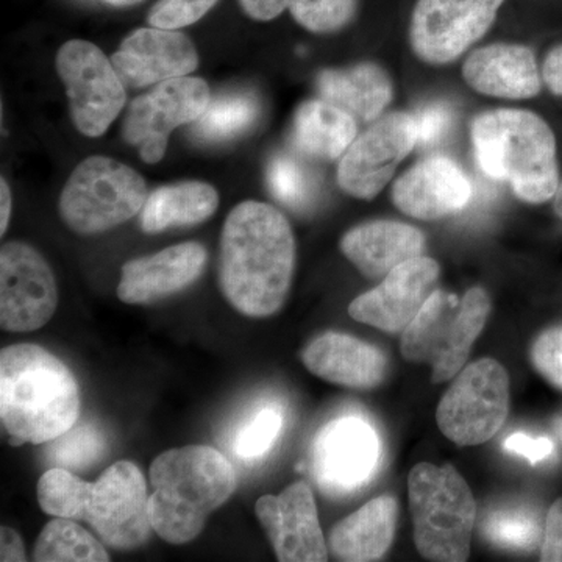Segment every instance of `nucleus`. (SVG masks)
Returning a JSON list of instances; mask_svg holds the SVG:
<instances>
[{
    "mask_svg": "<svg viewBox=\"0 0 562 562\" xmlns=\"http://www.w3.org/2000/svg\"><path fill=\"white\" fill-rule=\"evenodd\" d=\"M295 239L290 222L269 203L247 201L232 210L221 235L220 284L247 317L279 312L290 294Z\"/></svg>",
    "mask_w": 562,
    "mask_h": 562,
    "instance_id": "1",
    "label": "nucleus"
},
{
    "mask_svg": "<svg viewBox=\"0 0 562 562\" xmlns=\"http://www.w3.org/2000/svg\"><path fill=\"white\" fill-rule=\"evenodd\" d=\"M80 390L68 366L35 344L0 351V420L13 446L47 443L80 417Z\"/></svg>",
    "mask_w": 562,
    "mask_h": 562,
    "instance_id": "2",
    "label": "nucleus"
},
{
    "mask_svg": "<svg viewBox=\"0 0 562 562\" xmlns=\"http://www.w3.org/2000/svg\"><path fill=\"white\" fill-rule=\"evenodd\" d=\"M149 519L162 541H194L211 514L236 490L231 461L209 446H184L158 454L150 465Z\"/></svg>",
    "mask_w": 562,
    "mask_h": 562,
    "instance_id": "3",
    "label": "nucleus"
},
{
    "mask_svg": "<svg viewBox=\"0 0 562 562\" xmlns=\"http://www.w3.org/2000/svg\"><path fill=\"white\" fill-rule=\"evenodd\" d=\"M480 169L512 187L520 201L541 205L560 187L557 138L539 114L527 110L484 111L471 124Z\"/></svg>",
    "mask_w": 562,
    "mask_h": 562,
    "instance_id": "4",
    "label": "nucleus"
},
{
    "mask_svg": "<svg viewBox=\"0 0 562 562\" xmlns=\"http://www.w3.org/2000/svg\"><path fill=\"white\" fill-rule=\"evenodd\" d=\"M414 542L430 561L462 562L471 554L476 505L471 487L450 464L420 462L409 473Z\"/></svg>",
    "mask_w": 562,
    "mask_h": 562,
    "instance_id": "5",
    "label": "nucleus"
},
{
    "mask_svg": "<svg viewBox=\"0 0 562 562\" xmlns=\"http://www.w3.org/2000/svg\"><path fill=\"white\" fill-rule=\"evenodd\" d=\"M490 314L491 299L483 288H472L462 299L436 290L402 331V355L430 364L432 382H449L468 361Z\"/></svg>",
    "mask_w": 562,
    "mask_h": 562,
    "instance_id": "6",
    "label": "nucleus"
},
{
    "mask_svg": "<svg viewBox=\"0 0 562 562\" xmlns=\"http://www.w3.org/2000/svg\"><path fill=\"white\" fill-rule=\"evenodd\" d=\"M146 181L135 169L106 157H90L70 173L60 195V214L80 235L109 232L140 213Z\"/></svg>",
    "mask_w": 562,
    "mask_h": 562,
    "instance_id": "7",
    "label": "nucleus"
},
{
    "mask_svg": "<svg viewBox=\"0 0 562 562\" xmlns=\"http://www.w3.org/2000/svg\"><path fill=\"white\" fill-rule=\"evenodd\" d=\"M509 413V379L501 362H472L443 394L436 413L439 428L457 446L490 441Z\"/></svg>",
    "mask_w": 562,
    "mask_h": 562,
    "instance_id": "8",
    "label": "nucleus"
},
{
    "mask_svg": "<svg viewBox=\"0 0 562 562\" xmlns=\"http://www.w3.org/2000/svg\"><path fill=\"white\" fill-rule=\"evenodd\" d=\"M55 63L77 131L90 138L102 136L120 116L127 99L113 63L98 46L83 40L63 44Z\"/></svg>",
    "mask_w": 562,
    "mask_h": 562,
    "instance_id": "9",
    "label": "nucleus"
},
{
    "mask_svg": "<svg viewBox=\"0 0 562 562\" xmlns=\"http://www.w3.org/2000/svg\"><path fill=\"white\" fill-rule=\"evenodd\" d=\"M149 495L138 465L117 461L88 484L81 520L91 525L111 549H138L149 541L151 528Z\"/></svg>",
    "mask_w": 562,
    "mask_h": 562,
    "instance_id": "10",
    "label": "nucleus"
},
{
    "mask_svg": "<svg viewBox=\"0 0 562 562\" xmlns=\"http://www.w3.org/2000/svg\"><path fill=\"white\" fill-rule=\"evenodd\" d=\"M505 0H417L409 46L420 61L446 66L491 31Z\"/></svg>",
    "mask_w": 562,
    "mask_h": 562,
    "instance_id": "11",
    "label": "nucleus"
},
{
    "mask_svg": "<svg viewBox=\"0 0 562 562\" xmlns=\"http://www.w3.org/2000/svg\"><path fill=\"white\" fill-rule=\"evenodd\" d=\"M211 101L210 88L201 77H176L161 81L128 106L122 136L139 149L140 160L161 161L169 135L202 116Z\"/></svg>",
    "mask_w": 562,
    "mask_h": 562,
    "instance_id": "12",
    "label": "nucleus"
},
{
    "mask_svg": "<svg viewBox=\"0 0 562 562\" xmlns=\"http://www.w3.org/2000/svg\"><path fill=\"white\" fill-rule=\"evenodd\" d=\"M419 144L416 116L390 113L351 143L338 168V184L361 201L376 198L390 183L395 169Z\"/></svg>",
    "mask_w": 562,
    "mask_h": 562,
    "instance_id": "13",
    "label": "nucleus"
},
{
    "mask_svg": "<svg viewBox=\"0 0 562 562\" xmlns=\"http://www.w3.org/2000/svg\"><path fill=\"white\" fill-rule=\"evenodd\" d=\"M58 288L49 262L29 244L0 250V327L27 333L43 328L57 312Z\"/></svg>",
    "mask_w": 562,
    "mask_h": 562,
    "instance_id": "14",
    "label": "nucleus"
},
{
    "mask_svg": "<svg viewBox=\"0 0 562 562\" xmlns=\"http://www.w3.org/2000/svg\"><path fill=\"white\" fill-rule=\"evenodd\" d=\"M380 439L368 420L357 416L328 422L313 443V473L333 495L360 490L379 468Z\"/></svg>",
    "mask_w": 562,
    "mask_h": 562,
    "instance_id": "15",
    "label": "nucleus"
},
{
    "mask_svg": "<svg viewBox=\"0 0 562 562\" xmlns=\"http://www.w3.org/2000/svg\"><path fill=\"white\" fill-rule=\"evenodd\" d=\"M258 520L281 562H324L328 546L308 484H291L279 495H262L255 505Z\"/></svg>",
    "mask_w": 562,
    "mask_h": 562,
    "instance_id": "16",
    "label": "nucleus"
},
{
    "mask_svg": "<svg viewBox=\"0 0 562 562\" xmlns=\"http://www.w3.org/2000/svg\"><path fill=\"white\" fill-rule=\"evenodd\" d=\"M441 266L417 257L392 269L382 283L350 303L349 314L361 324L387 333H401L412 324L435 292Z\"/></svg>",
    "mask_w": 562,
    "mask_h": 562,
    "instance_id": "17",
    "label": "nucleus"
},
{
    "mask_svg": "<svg viewBox=\"0 0 562 562\" xmlns=\"http://www.w3.org/2000/svg\"><path fill=\"white\" fill-rule=\"evenodd\" d=\"M125 88L149 87L190 76L199 66L194 44L184 33L166 29H138L122 41L111 57Z\"/></svg>",
    "mask_w": 562,
    "mask_h": 562,
    "instance_id": "18",
    "label": "nucleus"
},
{
    "mask_svg": "<svg viewBox=\"0 0 562 562\" xmlns=\"http://www.w3.org/2000/svg\"><path fill=\"white\" fill-rule=\"evenodd\" d=\"M473 188L461 166L443 155L425 158L395 180L391 198L406 216L438 221L464 210Z\"/></svg>",
    "mask_w": 562,
    "mask_h": 562,
    "instance_id": "19",
    "label": "nucleus"
},
{
    "mask_svg": "<svg viewBox=\"0 0 562 562\" xmlns=\"http://www.w3.org/2000/svg\"><path fill=\"white\" fill-rule=\"evenodd\" d=\"M209 254L199 243H183L122 266L117 297L128 305H150L187 290L206 268Z\"/></svg>",
    "mask_w": 562,
    "mask_h": 562,
    "instance_id": "20",
    "label": "nucleus"
},
{
    "mask_svg": "<svg viewBox=\"0 0 562 562\" xmlns=\"http://www.w3.org/2000/svg\"><path fill=\"white\" fill-rule=\"evenodd\" d=\"M462 79L479 94L525 101L542 90L535 52L524 44L495 43L473 50L462 65Z\"/></svg>",
    "mask_w": 562,
    "mask_h": 562,
    "instance_id": "21",
    "label": "nucleus"
},
{
    "mask_svg": "<svg viewBox=\"0 0 562 562\" xmlns=\"http://www.w3.org/2000/svg\"><path fill=\"white\" fill-rule=\"evenodd\" d=\"M305 368L325 382L369 390L383 382L387 358L379 347L342 333H325L302 351Z\"/></svg>",
    "mask_w": 562,
    "mask_h": 562,
    "instance_id": "22",
    "label": "nucleus"
},
{
    "mask_svg": "<svg viewBox=\"0 0 562 562\" xmlns=\"http://www.w3.org/2000/svg\"><path fill=\"white\" fill-rule=\"evenodd\" d=\"M344 257L369 279H382L403 262L422 257L425 236L419 228L397 221H371L342 236Z\"/></svg>",
    "mask_w": 562,
    "mask_h": 562,
    "instance_id": "23",
    "label": "nucleus"
},
{
    "mask_svg": "<svg viewBox=\"0 0 562 562\" xmlns=\"http://www.w3.org/2000/svg\"><path fill=\"white\" fill-rule=\"evenodd\" d=\"M321 99L346 110L355 120L372 122L383 116L394 99V83L382 66L362 61L346 69L322 70L316 79Z\"/></svg>",
    "mask_w": 562,
    "mask_h": 562,
    "instance_id": "24",
    "label": "nucleus"
},
{
    "mask_svg": "<svg viewBox=\"0 0 562 562\" xmlns=\"http://www.w3.org/2000/svg\"><path fill=\"white\" fill-rule=\"evenodd\" d=\"M397 514V502L391 495L366 503L333 528L328 538L331 553L347 562L380 560L394 541Z\"/></svg>",
    "mask_w": 562,
    "mask_h": 562,
    "instance_id": "25",
    "label": "nucleus"
},
{
    "mask_svg": "<svg viewBox=\"0 0 562 562\" xmlns=\"http://www.w3.org/2000/svg\"><path fill=\"white\" fill-rule=\"evenodd\" d=\"M357 120L325 99L302 103L295 111L292 127L295 147L314 160L342 157L357 139Z\"/></svg>",
    "mask_w": 562,
    "mask_h": 562,
    "instance_id": "26",
    "label": "nucleus"
},
{
    "mask_svg": "<svg viewBox=\"0 0 562 562\" xmlns=\"http://www.w3.org/2000/svg\"><path fill=\"white\" fill-rule=\"evenodd\" d=\"M220 194L203 181H181L157 188L140 210V228L160 233L205 222L216 213Z\"/></svg>",
    "mask_w": 562,
    "mask_h": 562,
    "instance_id": "27",
    "label": "nucleus"
},
{
    "mask_svg": "<svg viewBox=\"0 0 562 562\" xmlns=\"http://www.w3.org/2000/svg\"><path fill=\"white\" fill-rule=\"evenodd\" d=\"M247 16L272 21L284 10L305 31L327 35L342 31L357 18L360 0H239Z\"/></svg>",
    "mask_w": 562,
    "mask_h": 562,
    "instance_id": "28",
    "label": "nucleus"
},
{
    "mask_svg": "<svg viewBox=\"0 0 562 562\" xmlns=\"http://www.w3.org/2000/svg\"><path fill=\"white\" fill-rule=\"evenodd\" d=\"M38 562H109L103 542L81 528L74 519L55 517L43 531L33 549Z\"/></svg>",
    "mask_w": 562,
    "mask_h": 562,
    "instance_id": "29",
    "label": "nucleus"
},
{
    "mask_svg": "<svg viewBox=\"0 0 562 562\" xmlns=\"http://www.w3.org/2000/svg\"><path fill=\"white\" fill-rule=\"evenodd\" d=\"M260 114V103L250 92H227L211 99L201 117L192 125L195 138L220 143L249 131Z\"/></svg>",
    "mask_w": 562,
    "mask_h": 562,
    "instance_id": "30",
    "label": "nucleus"
},
{
    "mask_svg": "<svg viewBox=\"0 0 562 562\" xmlns=\"http://www.w3.org/2000/svg\"><path fill=\"white\" fill-rule=\"evenodd\" d=\"M482 535L494 546L509 550L536 549L542 541L541 520L535 509L528 506H501L486 514ZM543 542V541H542Z\"/></svg>",
    "mask_w": 562,
    "mask_h": 562,
    "instance_id": "31",
    "label": "nucleus"
},
{
    "mask_svg": "<svg viewBox=\"0 0 562 562\" xmlns=\"http://www.w3.org/2000/svg\"><path fill=\"white\" fill-rule=\"evenodd\" d=\"M106 453V438L92 422H77L70 430L50 441L47 461L55 468L85 471L98 464Z\"/></svg>",
    "mask_w": 562,
    "mask_h": 562,
    "instance_id": "32",
    "label": "nucleus"
},
{
    "mask_svg": "<svg viewBox=\"0 0 562 562\" xmlns=\"http://www.w3.org/2000/svg\"><path fill=\"white\" fill-rule=\"evenodd\" d=\"M88 482L68 469L52 468L41 475L36 494L41 509L52 517L81 520Z\"/></svg>",
    "mask_w": 562,
    "mask_h": 562,
    "instance_id": "33",
    "label": "nucleus"
},
{
    "mask_svg": "<svg viewBox=\"0 0 562 562\" xmlns=\"http://www.w3.org/2000/svg\"><path fill=\"white\" fill-rule=\"evenodd\" d=\"M283 424L284 417L279 406H266L236 435L233 452L247 461L265 457L280 438Z\"/></svg>",
    "mask_w": 562,
    "mask_h": 562,
    "instance_id": "34",
    "label": "nucleus"
},
{
    "mask_svg": "<svg viewBox=\"0 0 562 562\" xmlns=\"http://www.w3.org/2000/svg\"><path fill=\"white\" fill-rule=\"evenodd\" d=\"M268 184L273 198L290 209H303L313 194L308 172L288 155H277L268 168Z\"/></svg>",
    "mask_w": 562,
    "mask_h": 562,
    "instance_id": "35",
    "label": "nucleus"
},
{
    "mask_svg": "<svg viewBox=\"0 0 562 562\" xmlns=\"http://www.w3.org/2000/svg\"><path fill=\"white\" fill-rule=\"evenodd\" d=\"M217 0H158L147 14L151 27L177 31L201 21Z\"/></svg>",
    "mask_w": 562,
    "mask_h": 562,
    "instance_id": "36",
    "label": "nucleus"
},
{
    "mask_svg": "<svg viewBox=\"0 0 562 562\" xmlns=\"http://www.w3.org/2000/svg\"><path fill=\"white\" fill-rule=\"evenodd\" d=\"M536 371L562 391V325L538 336L531 347Z\"/></svg>",
    "mask_w": 562,
    "mask_h": 562,
    "instance_id": "37",
    "label": "nucleus"
},
{
    "mask_svg": "<svg viewBox=\"0 0 562 562\" xmlns=\"http://www.w3.org/2000/svg\"><path fill=\"white\" fill-rule=\"evenodd\" d=\"M417 122V132H419V144L422 146H431L439 143L450 128L452 114L442 103L425 106L419 114H414Z\"/></svg>",
    "mask_w": 562,
    "mask_h": 562,
    "instance_id": "38",
    "label": "nucleus"
},
{
    "mask_svg": "<svg viewBox=\"0 0 562 562\" xmlns=\"http://www.w3.org/2000/svg\"><path fill=\"white\" fill-rule=\"evenodd\" d=\"M505 449L514 454L524 457L525 460L536 464V462L552 457L554 452L553 442L549 438H531L524 432H514L505 441Z\"/></svg>",
    "mask_w": 562,
    "mask_h": 562,
    "instance_id": "39",
    "label": "nucleus"
},
{
    "mask_svg": "<svg viewBox=\"0 0 562 562\" xmlns=\"http://www.w3.org/2000/svg\"><path fill=\"white\" fill-rule=\"evenodd\" d=\"M541 560L562 562V498L553 503L547 516Z\"/></svg>",
    "mask_w": 562,
    "mask_h": 562,
    "instance_id": "40",
    "label": "nucleus"
},
{
    "mask_svg": "<svg viewBox=\"0 0 562 562\" xmlns=\"http://www.w3.org/2000/svg\"><path fill=\"white\" fill-rule=\"evenodd\" d=\"M542 80L552 94L562 95V43L547 54L542 65Z\"/></svg>",
    "mask_w": 562,
    "mask_h": 562,
    "instance_id": "41",
    "label": "nucleus"
},
{
    "mask_svg": "<svg viewBox=\"0 0 562 562\" xmlns=\"http://www.w3.org/2000/svg\"><path fill=\"white\" fill-rule=\"evenodd\" d=\"M24 542L13 528L2 527L0 530V561H25Z\"/></svg>",
    "mask_w": 562,
    "mask_h": 562,
    "instance_id": "42",
    "label": "nucleus"
},
{
    "mask_svg": "<svg viewBox=\"0 0 562 562\" xmlns=\"http://www.w3.org/2000/svg\"><path fill=\"white\" fill-rule=\"evenodd\" d=\"M0 198H2V213H0V235H5L7 227H9L11 214V192L5 179L0 181Z\"/></svg>",
    "mask_w": 562,
    "mask_h": 562,
    "instance_id": "43",
    "label": "nucleus"
},
{
    "mask_svg": "<svg viewBox=\"0 0 562 562\" xmlns=\"http://www.w3.org/2000/svg\"><path fill=\"white\" fill-rule=\"evenodd\" d=\"M553 209L557 216L562 221V181H560V187H558L557 194L553 198Z\"/></svg>",
    "mask_w": 562,
    "mask_h": 562,
    "instance_id": "44",
    "label": "nucleus"
},
{
    "mask_svg": "<svg viewBox=\"0 0 562 562\" xmlns=\"http://www.w3.org/2000/svg\"><path fill=\"white\" fill-rule=\"evenodd\" d=\"M105 2L114 7H131L139 3L140 0H105Z\"/></svg>",
    "mask_w": 562,
    "mask_h": 562,
    "instance_id": "45",
    "label": "nucleus"
},
{
    "mask_svg": "<svg viewBox=\"0 0 562 562\" xmlns=\"http://www.w3.org/2000/svg\"><path fill=\"white\" fill-rule=\"evenodd\" d=\"M554 428H557L558 435H560V438L562 439V417L557 420V424H554Z\"/></svg>",
    "mask_w": 562,
    "mask_h": 562,
    "instance_id": "46",
    "label": "nucleus"
}]
</instances>
